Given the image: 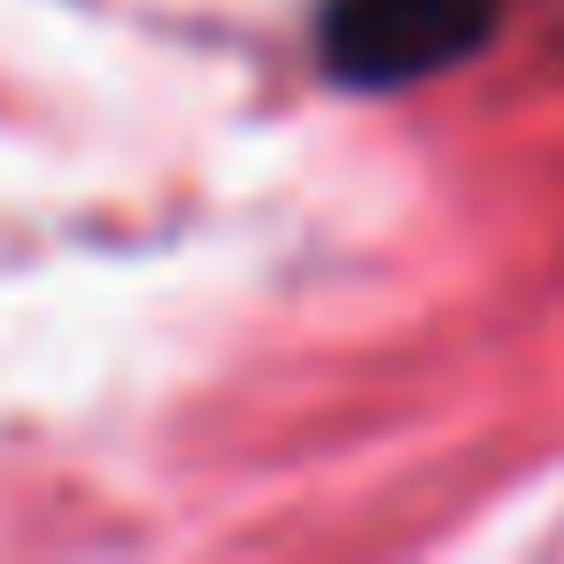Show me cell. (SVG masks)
<instances>
[{
	"label": "cell",
	"mask_w": 564,
	"mask_h": 564,
	"mask_svg": "<svg viewBox=\"0 0 564 564\" xmlns=\"http://www.w3.org/2000/svg\"><path fill=\"white\" fill-rule=\"evenodd\" d=\"M495 32V0H333L325 9V70L340 86H410Z\"/></svg>",
	"instance_id": "obj_1"
}]
</instances>
